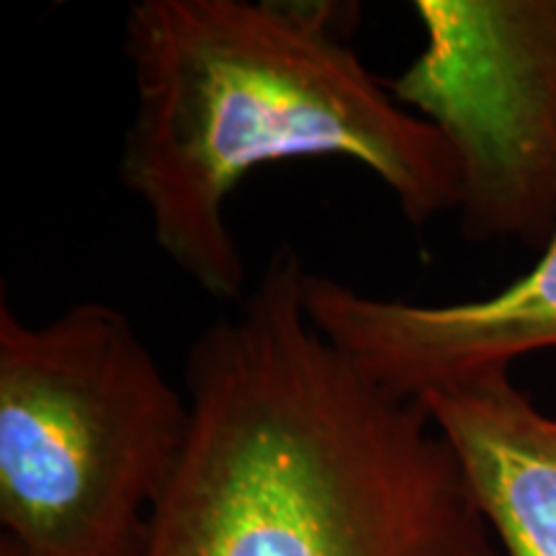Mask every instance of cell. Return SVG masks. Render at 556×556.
I'll list each match as a JSON object with an SVG mask.
<instances>
[{
  "instance_id": "obj_1",
  "label": "cell",
  "mask_w": 556,
  "mask_h": 556,
  "mask_svg": "<svg viewBox=\"0 0 556 556\" xmlns=\"http://www.w3.org/2000/svg\"><path fill=\"white\" fill-rule=\"evenodd\" d=\"M294 250L186 361L191 433L137 556H503L420 400L319 332Z\"/></svg>"
},
{
  "instance_id": "obj_2",
  "label": "cell",
  "mask_w": 556,
  "mask_h": 556,
  "mask_svg": "<svg viewBox=\"0 0 556 556\" xmlns=\"http://www.w3.org/2000/svg\"><path fill=\"white\" fill-rule=\"evenodd\" d=\"M345 5L139 0L124 26L135 116L119 178L160 253L219 302L248 296L227 201L250 173L351 160L407 222L456 212L462 173L433 124L400 106L345 41Z\"/></svg>"
},
{
  "instance_id": "obj_4",
  "label": "cell",
  "mask_w": 556,
  "mask_h": 556,
  "mask_svg": "<svg viewBox=\"0 0 556 556\" xmlns=\"http://www.w3.org/2000/svg\"><path fill=\"white\" fill-rule=\"evenodd\" d=\"M422 41L384 80L446 137L475 242L544 250L556 229V0H415Z\"/></svg>"
},
{
  "instance_id": "obj_3",
  "label": "cell",
  "mask_w": 556,
  "mask_h": 556,
  "mask_svg": "<svg viewBox=\"0 0 556 556\" xmlns=\"http://www.w3.org/2000/svg\"><path fill=\"white\" fill-rule=\"evenodd\" d=\"M191 433L127 312L0 302V556H137Z\"/></svg>"
},
{
  "instance_id": "obj_6",
  "label": "cell",
  "mask_w": 556,
  "mask_h": 556,
  "mask_svg": "<svg viewBox=\"0 0 556 556\" xmlns=\"http://www.w3.org/2000/svg\"><path fill=\"white\" fill-rule=\"evenodd\" d=\"M503 556H556V417L510 368L426 392Z\"/></svg>"
},
{
  "instance_id": "obj_5",
  "label": "cell",
  "mask_w": 556,
  "mask_h": 556,
  "mask_svg": "<svg viewBox=\"0 0 556 556\" xmlns=\"http://www.w3.org/2000/svg\"><path fill=\"white\" fill-rule=\"evenodd\" d=\"M304 307L361 371L417 400L556 348V229L533 268L495 294L422 304L366 294L307 270Z\"/></svg>"
}]
</instances>
